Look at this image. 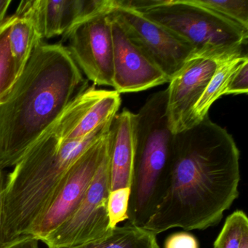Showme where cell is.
<instances>
[{"label":"cell","instance_id":"30bf717a","mask_svg":"<svg viewBox=\"0 0 248 248\" xmlns=\"http://www.w3.org/2000/svg\"><path fill=\"white\" fill-rule=\"evenodd\" d=\"M222 61L191 56L171 78L166 89L167 117L172 134H178L194 125V106Z\"/></svg>","mask_w":248,"mask_h":248},{"label":"cell","instance_id":"6da1fadb","mask_svg":"<svg viewBox=\"0 0 248 248\" xmlns=\"http://www.w3.org/2000/svg\"><path fill=\"white\" fill-rule=\"evenodd\" d=\"M239 149L208 115L174 135L166 189L143 228L205 230L221 221L239 197Z\"/></svg>","mask_w":248,"mask_h":248},{"label":"cell","instance_id":"2e32d148","mask_svg":"<svg viewBox=\"0 0 248 248\" xmlns=\"http://www.w3.org/2000/svg\"><path fill=\"white\" fill-rule=\"evenodd\" d=\"M156 236L144 228L127 223L116 226L109 236L101 240L63 248H160Z\"/></svg>","mask_w":248,"mask_h":248},{"label":"cell","instance_id":"3957f363","mask_svg":"<svg viewBox=\"0 0 248 248\" xmlns=\"http://www.w3.org/2000/svg\"><path fill=\"white\" fill-rule=\"evenodd\" d=\"M112 120L89 137L75 141L62 140L51 127L27 151L5 181L0 248L28 233L59 189L68 170L89 146L108 133Z\"/></svg>","mask_w":248,"mask_h":248},{"label":"cell","instance_id":"ffe728a7","mask_svg":"<svg viewBox=\"0 0 248 248\" xmlns=\"http://www.w3.org/2000/svg\"><path fill=\"white\" fill-rule=\"evenodd\" d=\"M248 232L247 215L242 210H236L228 216L213 248H240L242 237Z\"/></svg>","mask_w":248,"mask_h":248},{"label":"cell","instance_id":"4316f807","mask_svg":"<svg viewBox=\"0 0 248 248\" xmlns=\"http://www.w3.org/2000/svg\"><path fill=\"white\" fill-rule=\"evenodd\" d=\"M240 248H248V232L245 233L241 242Z\"/></svg>","mask_w":248,"mask_h":248},{"label":"cell","instance_id":"8fae6325","mask_svg":"<svg viewBox=\"0 0 248 248\" xmlns=\"http://www.w3.org/2000/svg\"><path fill=\"white\" fill-rule=\"evenodd\" d=\"M121 103L117 91L88 87L72 99L52 128L62 140H82L112 120Z\"/></svg>","mask_w":248,"mask_h":248},{"label":"cell","instance_id":"d4e9b609","mask_svg":"<svg viewBox=\"0 0 248 248\" xmlns=\"http://www.w3.org/2000/svg\"><path fill=\"white\" fill-rule=\"evenodd\" d=\"M11 3V0H0V24L5 19V16Z\"/></svg>","mask_w":248,"mask_h":248},{"label":"cell","instance_id":"cb8c5ba5","mask_svg":"<svg viewBox=\"0 0 248 248\" xmlns=\"http://www.w3.org/2000/svg\"><path fill=\"white\" fill-rule=\"evenodd\" d=\"M38 239L30 234L21 235L0 248H40Z\"/></svg>","mask_w":248,"mask_h":248},{"label":"cell","instance_id":"5bb4252c","mask_svg":"<svg viewBox=\"0 0 248 248\" xmlns=\"http://www.w3.org/2000/svg\"><path fill=\"white\" fill-rule=\"evenodd\" d=\"M136 115L123 109L108 132L111 191L131 186L136 149Z\"/></svg>","mask_w":248,"mask_h":248},{"label":"cell","instance_id":"44dd1931","mask_svg":"<svg viewBox=\"0 0 248 248\" xmlns=\"http://www.w3.org/2000/svg\"><path fill=\"white\" fill-rule=\"evenodd\" d=\"M130 195V187L117 188L110 191L107 212L108 224L111 229H114L117 224L128 219L127 210Z\"/></svg>","mask_w":248,"mask_h":248},{"label":"cell","instance_id":"5b68a950","mask_svg":"<svg viewBox=\"0 0 248 248\" xmlns=\"http://www.w3.org/2000/svg\"><path fill=\"white\" fill-rule=\"evenodd\" d=\"M189 45L194 56L225 60L243 55L248 30L191 0H119Z\"/></svg>","mask_w":248,"mask_h":248},{"label":"cell","instance_id":"ba28073f","mask_svg":"<svg viewBox=\"0 0 248 248\" xmlns=\"http://www.w3.org/2000/svg\"><path fill=\"white\" fill-rule=\"evenodd\" d=\"M108 149V133L94 142L72 164L59 189L27 234L43 240L75 213Z\"/></svg>","mask_w":248,"mask_h":248},{"label":"cell","instance_id":"7a4b0ae2","mask_svg":"<svg viewBox=\"0 0 248 248\" xmlns=\"http://www.w3.org/2000/svg\"><path fill=\"white\" fill-rule=\"evenodd\" d=\"M87 88L66 47L40 43L0 106V168L15 166Z\"/></svg>","mask_w":248,"mask_h":248},{"label":"cell","instance_id":"8992f818","mask_svg":"<svg viewBox=\"0 0 248 248\" xmlns=\"http://www.w3.org/2000/svg\"><path fill=\"white\" fill-rule=\"evenodd\" d=\"M111 191L108 149L75 213L41 242L48 248H72L101 240L114 229L108 224V200Z\"/></svg>","mask_w":248,"mask_h":248},{"label":"cell","instance_id":"4fadbf2b","mask_svg":"<svg viewBox=\"0 0 248 248\" xmlns=\"http://www.w3.org/2000/svg\"><path fill=\"white\" fill-rule=\"evenodd\" d=\"M108 0L22 1L16 14L30 18L42 40L63 36L84 18L102 9Z\"/></svg>","mask_w":248,"mask_h":248},{"label":"cell","instance_id":"7402d4cb","mask_svg":"<svg viewBox=\"0 0 248 248\" xmlns=\"http://www.w3.org/2000/svg\"><path fill=\"white\" fill-rule=\"evenodd\" d=\"M248 92V59L233 72L225 95H242Z\"/></svg>","mask_w":248,"mask_h":248},{"label":"cell","instance_id":"9c48e42d","mask_svg":"<svg viewBox=\"0 0 248 248\" xmlns=\"http://www.w3.org/2000/svg\"><path fill=\"white\" fill-rule=\"evenodd\" d=\"M111 13L130 40L169 78L191 56L192 47L173 33L141 14L114 0Z\"/></svg>","mask_w":248,"mask_h":248},{"label":"cell","instance_id":"7c38bea8","mask_svg":"<svg viewBox=\"0 0 248 248\" xmlns=\"http://www.w3.org/2000/svg\"><path fill=\"white\" fill-rule=\"evenodd\" d=\"M110 18L114 91L120 94L140 92L169 82V78L127 37L111 10Z\"/></svg>","mask_w":248,"mask_h":248},{"label":"cell","instance_id":"e0dca14e","mask_svg":"<svg viewBox=\"0 0 248 248\" xmlns=\"http://www.w3.org/2000/svg\"><path fill=\"white\" fill-rule=\"evenodd\" d=\"M16 15L7 17L0 24V106L11 95L24 67L16 62L10 47L8 35Z\"/></svg>","mask_w":248,"mask_h":248},{"label":"cell","instance_id":"603a6c76","mask_svg":"<svg viewBox=\"0 0 248 248\" xmlns=\"http://www.w3.org/2000/svg\"><path fill=\"white\" fill-rule=\"evenodd\" d=\"M165 248H199V242L192 234L178 232L167 238Z\"/></svg>","mask_w":248,"mask_h":248},{"label":"cell","instance_id":"d6986e66","mask_svg":"<svg viewBox=\"0 0 248 248\" xmlns=\"http://www.w3.org/2000/svg\"><path fill=\"white\" fill-rule=\"evenodd\" d=\"M196 5L210 10L248 30V1L247 0H191Z\"/></svg>","mask_w":248,"mask_h":248},{"label":"cell","instance_id":"52a82bcc","mask_svg":"<svg viewBox=\"0 0 248 248\" xmlns=\"http://www.w3.org/2000/svg\"><path fill=\"white\" fill-rule=\"evenodd\" d=\"M114 0L75 24L63 35L71 56L94 85L113 87V39L110 12Z\"/></svg>","mask_w":248,"mask_h":248},{"label":"cell","instance_id":"277c9868","mask_svg":"<svg viewBox=\"0 0 248 248\" xmlns=\"http://www.w3.org/2000/svg\"><path fill=\"white\" fill-rule=\"evenodd\" d=\"M136 115V149L128 223L143 227L168 184L172 134L167 117V91L148 98Z\"/></svg>","mask_w":248,"mask_h":248},{"label":"cell","instance_id":"484cf974","mask_svg":"<svg viewBox=\"0 0 248 248\" xmlns=\"http://www.w3.org/2000/svg\"><path fill=\"white\" fill-rule=\"evenodd\" d=\"M5 181V172H4V170L0 168V213H1V209H2V193H3Z\"/></svg>","mask_w":248,"mask_h":248},{"label":"cell","instance_id":"ac0fdd59","mask_svg":"<svg viewBox=\"0 0 248 248\" xmlns=\"http://www.w3.org/2000/svg\"><path fill=\"white\" fill-rule=\"evenodd\" d=\"M15 15L16 17L10 30L8 40L14 59L25 67L33 50L43 40L30 18Z\"/></svg>","mask_w":248,"mask_h":248},{"label":"cell","instance_id":"9a60e30c","mask_svg":"<svg viewBox=\"0 0 248 248\" xmlns=\"http://www.w3.org/2000/svg\"><path fill=\"white\" fill-rule=\"evenodd\" d=\"M248 59L247 55H240L220 62L201 98L194 106L193 109L194 125L204 120L208 115L211 106L222 95H225L231 77L242 62Z\"/></svg>","mask_w":248,"mask_h":248}]
</instances>
